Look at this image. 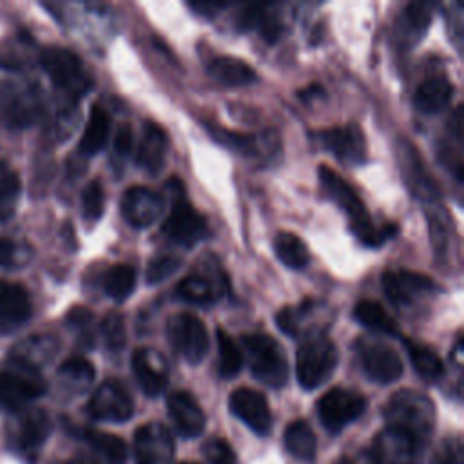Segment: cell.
<instances>
[{"label":"cell","mask_w":464,"mask_h":464,"mask_svg":"<svg viewBox=\"0 0 464 464\" xmlns=\"http://www.w3.org/2000/svg\"><path fill=\"white\" fill-rule=\"evenodd\" d=\"M319 179L324 188V192L346 212L350 218V228L357 236V239L368 246H379L386 237L393 236L397 230L395 225H386L384 228H377L370 214L362 203V199L357 196V192L348 185L335 170H332L326 165L319 167Z\"/></svg>","instance_id":"6da1fadb"},{"label":"cell","mask_w":464,"mask_h":464,"mask_svg":"<svg viewBox=\"0 0 464 464\" xmlns=\"http://www.w3.org/2000/svg\"><path fill=\"white\" fill-rule=\"evenodd\" d=\"M384 419L390 428L401 430L426 444L435 426V406L428 395L415 390L395 392L386 406Z\"/></svg>","instance_id":"7a4b0ae2"},{"label":"cell","mask_w":464,"mask_h":464,"mask_svg":"<svg viewBox=\"0 0 464 464\" xmlns=\"http://www.w3.org/2000/svg\"><path fill=\"white\" fill-rule=\"evenodd\" d=\"M248 366L256 379L272 388H281L288 381V362L281 346L266 334L256 332L241 337Z\"/></svg>","instance_id":"3957f363"},{"label":"cell","mask_w":464,"mask_h":464,"mask_svg":"<svg viewBox=\"0 0 464 464\" xmlns=\"http://www.w3.org/2000/svg\"><path fill=\"white\" fill-rule=\"evenodd\" d=\"M337 348L324 334L310 335L295 355L297 381L304 390H314L326 382L337 366Z\"/></svg>","instance_id":"277c9868"},{"label":"cell","mask_w":464,"mask_h":464,"mask_svg":"<svg viewBox=\"0 0 464 464\" xmlns=\"http://www.w3.org/2000/svg\"><path fill=\"white\" fill-rule=\"evenodd\" d=\"M167 187L172 194V207L163 223V232L172 241L192 246L208 236L207 219L187 201L183 185L178 178L169 179Z\"/></svg>","instance_id":"5b68a950"},{"label":"cell","mask_w":464,"mask_h":464,"mask_svg":"<svg viewBox=\"0 0 464 464\" xmlns=\"http://www.w3.org/2000/svg\"><path fill=\"white\" fill-rule=\"evenodd\" d=\"M45 392V382L29 362H18L14 370H0V408L22 411Z\"/></svg>","instance_id":"8992f818"},{"label":"cell","mask_w":464,"mask_h":464,"mask_svg":"<svg viewBox=\"0 0 464 464\" xmlns=\"http://www.w3.org/2000/svg\"><path fill=\"white\" fill-rule=\"evenodd\" d=\"M167 337L170 346L192 364H198L207 355L208 334L194 314L172 315L167 323Z\"/></svg>","instance_id":"52a82bcc"},{"label":"cell","mask_w":464,"mask_h":464,"mask_svg":"<svg viewBox=\"0 0 464 464\" xmlns=\"http://www.w3.org/2000/svg\"><path fill=\"white\" fill-rule=\"evenodd\" d=\"M364 410L366 399L361 393L346 388H332L317 402L319 419L332 433L341 431L346 424L359 419Z\"/></svg>","instance_id":"ba28073f"},{"label":"cell","mask_w":464,"mask_h":464,"mask_svg":"<svg viewBox=\"0 0 464 464\" xmlns=\"http://www.w3.org/2000/svg\"><path fill=\"white\" fill-rule=\"evenodd\" d=\"M40 60L54 85L72 94H82L89 89V76L80 58L69 49L47 47L42 51Z\"/></svg>","instance_id":"9c48e42d"},{"label":"cell","mask_w":464,"mask_h":464,"mask_svg":"<svg viewBox=\"0 0 464 464\" xmlns=\"http://www.w3.org/2000/svg\"><path fill=\"white\" fill-rule=\"evenodd\" d=\"M87 410L96 420L123 422L132 417L134 402L121 382L105 381L91 395Z\"/></svg>","instance_id":"30bf717a"},{"label":"cell","mask_w":464,"mask_h":464,"mask_svg":"<svg viewBox=\"0 0 464 464\" xmlns=\"http://www.w3.org/2000/svg\"><path fill=\"white\" fill-rule=\"evenodd\" d=\"M422 446L411 435L386 426L373 439L372 453L379 464H420Z\"/></svg>","instance_id":"8fae6325"},{"label":"cell","mask_w":464,"mask_h":464,"mask_svg":"<svg viewBox=\"0 0 464 464\" xmlns=\"http://www.w3.org/2000/svg\"><path fill=\"white\" fill-rule=\"evenodd\" d=\"M357 355L364 373L379 384H390L402 375V361L399 353L384 343L361 341L357 344Z\"/></svg>","instance_id":"7c38bea8"},{"label":"cell","mask_w":464,"mask_h":464,"mask_svg":"<svg viewBox=\"0 0 464 464\" xmlns=\"http://www.w3.org/2000/svg\"><path fill=\"white\" fill-rule=\"evenodd\" d=\"M174 439L170 431L158 424L149 422L134 433V459L136 464H170L174 459Z\"/></svg>","instance_id":"4fadbf2b"},{"label":"cell","mask_w":464,"mask_h":464,"mask_svg":"<svg viewBox=\"0 0 464 464\" xmlns=\"http://www.w3.org/2000/svg\"><path fill=\"white\" fill-rule=\"evenodd\" d=\"M319 143L346 165H361L366 160V140L355 123L330 127L317 132Z\"/></svg>","instance_id":"5bb4252c"},{"label":"cell","mask_w":464,"mask_h":464,"mask_svg":"<svg viewBox=\"0 0 464 464\" xmlns=\"http://www.w3.org/2000/svg\"><path fill=\"white\" fill-rule=\"evenodd\" d=\"M382 288L388 299L397 306H410L424 295L431 294L435 285L430 277L411 270H386L382 276Z\"/></svg>","instance_id":"9a60e30c"},{"label":"cell","mask_w":464,"mask_h":464,"mask_svg":"<svg viewBox=\"0 0 464 464\" xmlns=\"http://www.w3.org/2000/svg\"><path fill=\"white\" fill-rule=\"evenodd\" d=\"M163 212V198L149 187H130L121 198V214L136 228L152 225Z\"/></svg>","instance_id":"2e32d148"},{"label":"cell","mask_w":464,"mask_h":464,"mask_svg":"<svg viewBox=\"0 0 464 464\" xmlns=\"http://www.w3.org/2000/svg\"><path fill=\"white\" fill-rule=\"evenodd\" d=\"M230 411L252 431L265 435L272 426V413L263 393L252 388H237L228 399Z\"/></svg>","instance_id":"e0dca14e"},{"label":"cell","mask_w":464,"mask_h":464,"mask_svg":"<svg viewBox=\"0 0 464 464\" xmlns=\"http://www.w3.org/2000/svg\"><path fill=\"white\" fill-rule=\"evenodd\" d=\"M397 161L404 178V183L408 188L422 201H433L439 196L437 185L428 176V170L424 169V163L420 161L417 150L410 141L401 140L395 149Z\"/></svg>","instance_id":"ac0fdd59"},{"label":"cell","mask_w":464,"mask_h":464,"mask_svg":"<svg viewBox=\"0 0 464 464\" xmlns=\"http://www.w3.org/2000/svg\"><path fill=\"white\" fill-rule=\"evenodd\" d=\"M31 315V301L18 283L0 279V334H11Z\"/></svg>","instance_id":"d6986e66"},{"label":"cell","mask_w":464,"mask_h":464,"mask_svg":"<svg viewBox=\"0 0 464 464\" xmlns=\"http://www.w3.org/2000/svg\"><path fill=\"white\" fill-rule=\"evenodd\" d=\"M208 132L214 136L216 141L230 147L232 150L243 154V156H256V158H266L272 156L277 149L276 136L272 132L263 134H245V132H234L223 127L208 125Z\"/></svg>","instance_id":"ffe728a7"},{"label":"cell","mask_w":464,"mask_h":464,"mask_svg":"<svg viewBox=\"0 0 464 464\" xmlns=\"http://www.w3.org/2000/svg\"><path fill=\"white\" fill-rule=\"evenodd\" d=\"M169 415L183 437H198L205 428V413L188 392H172L167 399Z\"/></svg>","instance_id":"44dd1931"},{"label":"cell","mask_w":464,"mask_h":464,"mask_svg":"<svg viewBox=\"0 0 464 464\" xmlns=\"http://www.w3.org/2000/svg\"><path fill=\"white\" fill-rule=\"evenodd\" d=\"M132 370L136 375V381L140 384V388L143 390V393L156 397L160 395L165 386H167V368L163 359L147 350V348H140L134 352L132 355Z\"/></svg>","instance_id":"7402d4cb"},{"label":"cell","mask_w":464,"mask_h":464,"mask_svg":"<svg viewBox=\"0 0 464 464\" xmlns=\"http://www.w3.org/2000/svg\"><path fill=\"white\" fill-rule=\"evenodd\" d=\"M167 134L165 130L156 125L154 121H147L143 127V136L138 147L136 161L141 169L149 170L150 174H156L161 170L165 163V152H167Z\"/></svg>","instance_id":"603a6c76"},{"label":"cell","mask_w":464,"mask_h":464,"mask_svg":"<svg viewBox=\"0 0 464 464\" xmlns=\"http://www.w3.org/2000/svg\"><path fill=\"white\" fill-rule=\"evenodd\" d=\"M453 96V85L442 76H433L424 80L413 96L415 107L426 114H435L444 111Z\"/></svg>","instance_id":"cb8c5ba5"},{"label":"cell","mask_w":464,"mask_h":464,"mask_svg":"<svg viewBox=\"0 0 464 464\" xmlns=\"http://www.w3.org/2000/svg\"><path fill=\"white\" fill-rule=\"evenodd\" d=\"M208 74L218 80L223 85L228 87H239V85H250L257 80L256 71L243 60L236 56H216L208 67Z\"/></svg>","instance_id":"d4e9b609"},{"label":"cell","mask_w":464,"mask_h":464,"mask_svg":"<svg viewBox=\"0 0 464 464\" xmlns=\"http://www.w3.org/2000/svg\"><path fill=\"white\" fill-rule=\"evenodd\" d=\"M237 25L245 31H257L261 38L274 44L283 34V24L266 5H248L239 13Z\"/></svg>","instance_id":"484cf974"},{"label":"cell","mask_w":464,"mask_h":464,"mask_svg":"<svg viewBox=\"0 0 464 464\" xmlns=\"http://www.w3.org/2000/svg\"><path fill=\"white\" fill-rule=\"evenodd\" d=\"M49 433H51V420L47 413L42 410H34L22 419L16 442L24 453L34 455L38 448L45 442Z\"/></svg>","instance_id":"4316f807"},{"label":"cell","mask_w":464,"mask_h":464,"mask_svg":"<svg viewBox=\"0 0 464 464\" xmlns=\"http://www.w3.org/2000/svg\"><path fill=\"white\" fill-rule=\"evenodd\" d=\"M431 11H433V4L430 2H413L410 4L399 22V40L402 44L413 45V42H417L428 29L430 22H431Z\"/></svg>","instance_id":"83f0119b"},{"label":"cell","mask_w":464,"mask_h":464,"mask_svg":"<svg viewBox=\"0 0 464 464\" xmlns=\"http://www.w3.org/2000/svg\"><path fill=\"white\" fill-rule=\"evenodd\" d=\"M111 132V116L102 105H92L89 111V120L85 123L82 140H80V150L85 154H96L100 152L109 138Z\"/></svg>","instance_id":"f1b7e54d"},{"label":"cell","mask_w":464,"mask_h":464,"mask_svg":"<svg viewBox=\"0 0 464 464\" xmlns=\"http://www.w3.org/2000/svg\"><path fill=\"white\" fill-rule=\"evenodd\" d=\"M353 317L370 330L384 332L390 335L399 334V324L395 323V319L382 308L381 303H377L373 299L359 301L353 308Z\"/></svg>","instance_id":"f546056e"},{"label":"cell","mask_w":464,"mask_h":464,"mask_svg":"<svg viewBox=\"0 0 464 464\" xmlns=\"http://www.w3.org/2000/svg\"><path fill=\"white\" fill-rule=\"evenodd\" d=\"M285 446L286 450L301 460H312L317 451L315 433L304 420H294L285 430Z\"/></svg>","instance_id":"4dcf8cb0"},{"label":"cell","mask_w":464,"mask_h":464,"mask_svg":"<svg viewBox=\"0 0 464 464\" xmlns=\"http://www.w3.org/2000/svg\"><path fill=\"white\" fill-rule=\"evenodd\" d=\"M404 344L410 353V361L415 368V372L428 382H435L442 377L444 373V364L440 357L428 346L415 343L411 339H404Z\"/></svg>","instance_id":"1f68e13d"},{"label":"cell","mask_w":464,"mask_h":464,"mask_svg":"<svg viewBox=\"0 0 464 464\" xmlns=\"http://www.w3.org/2000/svg\"><path fill=\"white\" fill-rule=\"evenodd\" d=\"M274 252L288 268H304L308 265L310 254L306 245L294 232H279L274 239Z\"/></svg>","instance_id":"d6a6232c"},{"label":"cell","mask_w":464,"mask_h":464,"mask_svg":"<svg viewBox=\"0 0 464 464\" xmlns=\"http://www.w3.org/2000/svg\"><path fill=\"white\" fill-rule=\"evenodd\" d=\"M85 440L89 442V446L96 453H100L111 464H123L129 457L127 444L118 435H112V433H107V431L87 430L85 431Z\"/></svg>","instance_id":"836d02e7"},{"label":"cell","mask_w":464,"mask_h":464,"mask_svg":"<svg viewBox=\"0 0 464 464\" xmlns=\"http://www.w3.org/2000/svg\"><path fill=\"white\" fill-rule=\"evenodd\" d=\"M178 295L188 303L210 304L218 297V288L208 277H205L201 274H192L179 281Z\"/></svg>","instance_id":"e575fe53"},{"label":"cell","mask_w":464,"mask_h":464,"mask_svg":"<svg viewBox=\"0 0 464 464\" xmlns=\"http://www.w3.org/2000/svg\"><path fill=\"white\" fill-rule=\"evenodd\" d=\"M136 285V272L129 265H114L107 270L103 277V288L114 301L127 299Z\"/></svg>","instance_id":"d590c367"},{"label":"cell","mask_w":464,"mask_h":464,"mask_svg":"<svg viewBox=\"0 0 464 464\" xmlns=\"http://www.w3.org/2000/svg\"><path fill=\"white\" fill-rule=\"evenodd\" d=\"M216 341H218V353H219V362H218L219 375L225 379H230L236 373H239V370L243 368V353L223 328L216 330Z\"/></svg>","instance_id":"8d00e7d4"},{"label":"cell","mask_w":464,"mask_h":464,"mask_svg":"<svg viewBox=\"0 0 464 464\" xmlns=\"http://www.w3.org/2000/svg\"><path fill=\"white\" fill-rule=\"evenodd\" d=\"M20 196V179L7 167L0 165V216H9Z\"/></svg>","instance_id":"74e56055"},{"label":"cell","mask_w":464,"mask_h":464,"mask_svg":"<svg viewBox=\"0 0 464 464\" xmlns=\"http://www.w3.org/2000/svg\"><path fill=\"white\" fill-rule=\"evenodd\" d=\"M103 207H105V194H103V187L98 179H92L91 183H87V187L82 192V212L83 218L89 221H96L102 218L103 214Z\"/></svg>","instance_id":"f35d334b"},{"label":"cell","mask_w":464,"mask_h":464,"mask_svg":"<svg viewBox=\"0 0 464 464\" xmlns=\"http://www.w3.org/2000/svg\"><path fill=\"white\" fill-rule=\"evenodd\" d=\"M102 335L111 350H121L127 341L123 317L118 312H109L102 321Z\"/></svg>","instance_id":"ab89813d"},{"label":"cell","mask_w":464,"mask_h":464,"mask_svg":"<svg viewBox=\"0 0 464 464\" xmlns=\"http://www.w3.org/2000/svg\"><path fill=\"white\" fill-rule=\"evenodd\" d=\"M58 373L72 382L89 384L94 379V366L83 357H69L60 364Z\"/></svg>","instance_id":"60d3db41"},{"label":"cell","mask_w":464,"mask_h":464,"mask_svg":"<svg viewBox=\"0 0 464 464\" xmlns=\"http://www.w3.org/2000/svg\"><path fill=\"white\" fill-rule=\"evenodd\" d=\"M178 268H179V259H176L172 256H160L149 263V266L145 270V279H147V283L156 285V283L167 279L169 276H172Z\"/></svg>","instance_id":"b9f144b4"},{"label":"cell","mask_w":464,"mask_h":464,"mask_svg":"<svg viewBox=\"0 0 464 464\" xmlns=\"http://www.w3.org/2000/svg\"><path fill=\"white\" fill-rule=\"evenodd\" d=\"M203 453L210 460V464H237L234 450L223 439H210L203 446Z\"/></svg>","instance_id":"7bdbcfd3"},{"label":"cell","mask_w":464,"mask_h":464,"mask_svg":"<svg viewBox=\"0 0 464 464\" xmlns=\"http://www.w3.org/2000/svg\"><path fill=\"white\" fill-rule=\"evenodd\" d=\"M430 228H431L433 248L439 254H442L444 248H446V243H448V230H450V225H448V219L444 216V210H439V212L430 216Z\"/></svg>","instance_id":"ee69618b"},{"label":"cell","mask_w":464,"mask_h":464,"mask_svg":"<svg viewBox=\"0 0 464 464\" xmlns=\"http://www.w3.org/2000/svg\"><path fill=\"white\" fill-rule=\"evenodd\" d=\"M431 464H462V446L460 442L455 440H444L440 448L433 453Z\"/></svg>","instance_id":"f6af8a7d"},{"label":"cell","mask_w":464,"mask_h":464,"mask_svg":"<svg viewBox=\"0 0 464 464\" xmlns=\"http://www.w3.org/2000/svg\"><path fill=\"white\" fill-rule=\"evenodd\" d=\"M130 150H132V129L130 125L121 123L114 136V152L120 158H125L130 154Z\"/></svg>","instance_id":"bcb514c9"},{"label":"cell","mask_w":464,"mask_h":464,"mask_svg":"<svg viewBox=\"0 0 464 464\" xmlns=\"http://www.w3.org/2000/svg\"><path fill=\"white\" fill-rule=\"evenodd\" d=\"M91 319H92V314H91L87 308H82V306L72 308V310L67 314V321H69L71 324H74V326H87V324L91 323Z\"/></svg>","instance_id":"7dc6e473"},{"label":"cell","mask_w":464,"mask_h":464,"mask_svg":"<svg viewBox=\"0 0 464 464\" xmlns=\"http://www.w3.org/2000/svg\"><path fill=\"white\" fill-rule=\"evenodd\" d=\"M190 7L196 9L198 13H203V14H216L218 11L225 9L227 4L225 2H210V0H205V2H190Z\"/></svg>","instance_id":"c3c4849f"},{"label":"cell","mask_w":464,"mask_h":464,"mask_svg":"<svg viewBox=\"0 0 464 464\" xmlns=\"http://www.w3.org/2000/svg\"><path fill=\"white\" fill-rule=\"evenodd\" d=\"M343 464H379V462L373 457L372 450H362V451H357L353 455H348Z\"/></svg>","instance_id":"681fc988"},{"label":"cell","mask_w":464,"mask_h":464,"mask_svg":"<svg viewBox=\"0 0 464 464\" xmlns=\"http://www.w3.org/2000/svg\"><path fill=\"white\" fill-rule=\"evenodd\" d=\"M11 257H13V245H11V241L0 237V265L9 263Z\"/></svg>","instance_id":"f907efd6"},{"label":"cell","mask_w":464,"mask_h":464,"mask_svg":"<svg viewBox=\"0 0 464 464\" xmlns=\"http://www.w3.org/2000/svg\"><path fill=\"white\" fill-rule=\"evenodd\" d=\"M181 464H196V462H181Z\"/></svg>","instance_id":"816d5d0a"}]
</instances>
